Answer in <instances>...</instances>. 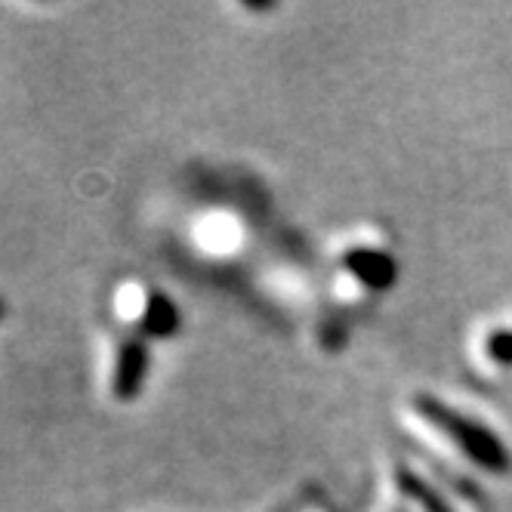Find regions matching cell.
Wrapping results in <instances>:
<instances>
[{"instance_id":"7","label":"cell","mask_w":512,"mask_h":512,"mask_svg":"<svg viewBox=\"0 0 512 512\" xmlns=\"http://www.w3.org/2000/svg\"><path fill=\"white\" fill-rule=\"evenodd\" d=\"M0 312H4V303H0Z\"/></svg>"},{"instance_id":"5","label":"cell","mask_w":512,"mask_h":512,"mask_svg":"<svg viewBox=\"0 0 512 512\" xmlns=\"http://www.w3.org/2000/svg\"><path fill=\"white\" fill-rule=\"evenodd\" d=\"M179 327V309L161 294V290H152L145 297V312H142V331L149 337H170Z\"/></svg>"},{"instance_id":"4","label":"cell","mask_w":512,"mask_h":512,"mask_svg":"<svg viewBox=\"0 0 512 512\" xmlns=\"http://www.w3.org/2000/svg\"><path fill=\"white\" fill-rule=\"evenodd\" d=\"M395 485H398V491L405 494L408 500H414L423 512H457L448 500H445V494L438 491V488H432L423 475H417L414 469H408V466H398L395 469Z\"/></svg>"},{"instance_id":"2","label":"cell","mask_w":512,"mask_h":512,"mask_svg":"<svg viewBox=\"0 0 512 512\" xmlns=\"http://www.w3.org/2000/svg\"><path fill=\"white\" fill-rule=\"evenodd\" d=\"M145 374H149V346L139 334L127 337L118 349V361H115V377H112V389L121 401H133L145 383Z\"/></svg>"},{"instance_id":"6","label":"cell","mask_w":512,"mask_h":512,"mask_svg":"<svg viewBox=\"0 0 512 512\" xmlns=\"http://www.w3.org/2000/svg\"><path fill=\"white\" fill-rule=\"evenodd\" d=\"M491 361L503 364V368H512V331H494L488 334V343H485Z\"/></svg>"},{"instance_id":"3","label":"cell","mask_w":512,"mask_h":512,"mask_svg":"<svg viewBox=\"0 0 512 512\" xmlns=\"http://www.w3.org/2000/svg\"><path fill=\"white\" fill-rule=\"evenodd\" d=\"M343 266L371 290H386L398 278V266L389 253L383 250H368V247H355L343 256Z\"/></svg>"},{"instance_id":"1","label":"cell","mask_w":512,"mask_h":512,"mask_svg":"<svg viewBox=\"0 0 512 512\" xmlns=\"http://www.w3.org/2000/svg\"><path fill=\"white\" fill-rule=\"evenodd\" d=\"M414 411L420 414L423 423H429L432 429L442 432L448 442L457 445V451H463L472 463H479L485 472L506 475L512 469V454L503 445V438L494 429H488L485 423H479L475 417L451 408L448 401L435 398L429 392H417L414 395Z\"/></svg>"}]
</instances>
